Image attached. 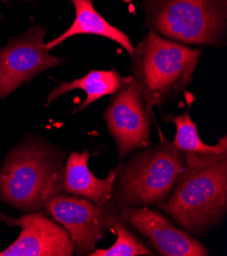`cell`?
<instances>
[{
  "label": "cell",
  "instance_id": "cell-1",
  "mask_svg": "<svg viewBox=\"0 0 227 256\" xmlns=\"http://www.w3.org/2000/svg\"><path fill=\"white\" fill-rule=\"evenodd\" d=\"M185 168L159 208L191 236H204L227 212V153L184 156Z\"/></svg>",
  "mask_w": 227,
  "mask_h": 256
},
{
  "label": "cell",
  "instance_id": "cell-2",
  "mask_svg": "<svg viewBox=\"0 0 227 256\" xmlns=\"http://www.w3.org/2000/svg\"><path fill=\"white\" fill-rule=\"evenodd\" d=\"M64 156L44 140H29L9 152L0 170V200L35 212L63 192Z\"/></svg>",
  "mask_w": 227,
  "mask_h": 256
},
{
  "label": "cell",
  "instance_id": "cell-3",
  "mask_svg": "<svg viewBox=\"0 0 227 256\" xmlns=\"http://www.w3.org/2000/svg\"><path fill=\"white\" fill-rule=\"evenodd\" d=\"M201 56L200 49L163 39L150 30L135 47L131 66V76L149 112L173 100L192 83Z\"/></svg>",
  "mask_w": 227,
  "mask_h": 256
},
{
  "label": "cell",
  "instance_id": "cell-4",
  "mask_svg": "<svg viewBox=\"0 0 227 256\" xmlns=\"http://www.w3.org/2000/svg\"><path fill=\"white\" fill-rule=\"evenodd\" d=\"M184 168L183 152L160 134L156 145L119 164L111 201L120 206H158L168 199Z\"/></svg>",
  "mask_w": 227,
  "mask_h": 256
},
{
  "label": "cell",
  "instance_id": "cell-5",
  "mask_svg": "<svg viewBox=\"0 0 227 256\" xmlns=\"http://www.w3.org/2000/svg\"><path fill=\"white\" fill-rule=\"evenodd\" d=\"M146 26L171 41L223 47L226 0H143Z\"/></svg>",
  "mask_w": 227,
  "mask_h": 256
},
{
  "label": "cell",
  "instance_id": "cell-6",
  "mask_svg": "<svg viewBox=\"0 0 227 256\" xmlns=\"http://www.w3.org/2000/svg\"><path fill=\"white\" fill-rule=\"evenodd\" d=\"M104 120L120 160H124L136 150L152 145L150 112L132 76H124L122 85L111 94Z\"/></svg>",
  "mask_w": 227,
  "mask_h": 256
},
{
  "label": "cell",
  "instance_id": "cell-7",
  "mask_svg": "<svg viewBox=\"0 0 227 256\" xmlns=\"http://www.w3.org/2000/svg\"><path fill=\"white\" fill-rule=\"evenodd\" d=\"M45 36L46 30L36 26L0 48V99L63 62V58L51 56L45 49Z\"/></svg>",
  "mask_w": 227,
  "mask_h": 256
},
{
  "label": "cell",
  "instance_id": "cell-8",
  "mask_svg": "<svg viewBox=\"0 0 227 256\" xmlns=\"http://www.w3.org/2000/svg\"><path fill=\"white\" fill-rule=\"evenodd\" d=\"M45 208L68 232L77 255H89L111 228L110 201L98 206L84 197L59 194Z\"/></svg>",
  "mask_w": 227,
  "mask_h": 256
},
{
  "label": "cell",
  "instance_id": "cell-9",
  "mask_svg": "<svg viewBox=\"0 0 227 256\" xmlns=\"http://www.w3.org/2000/svg\"><path fill=\"white\" fill-rule=\"evenodd\" d=\"M114 206L120 218L145 237L158 255H209V251L203 244L183 230L176 228L159 212L149 208L120 206L115 203Z\"/></svg>",
  "mask_w": 227,
  "mask_h": 256
},
{
  "label": "cell",
  "instance_id": "cell-10",
  "mask_svg": "<svg viewBox=\"0 0 227 256\" xmlns=\"http://www.w3.org/2000/svg\"><path fill=\"white\" fill-rule=\"evenodd\" d=\"M0 222L19 226L18 238L0 256H71L74 247L66 230L42 212H32L18 218L0 212Z\"/></svg>",
  "mask_w": 227,
  "mask_h": 256
},
{
  "label": "cell",
  "instance_id": "cell-11",
  "mask_svg": "<svg viewBox=\"0 0 227 256\" xmlns=\"http://www.w3.org/2000/svg\"><path fill=\"white\" fill-rule=\"evenodd\" d=\"M90 152L85 149L82 153L72 152L64 166L63 192L84 197L98 206H106L112 198L114 180L119 168L111 170L104 180L97 178L88 166Z\"/></svg>",
  "mask_w": 227,
  "mask_h": 256
},
{
  "label": "cell",
  "instance_id": "cell-12",
  "mask_svg": "<svg viewBox=\"0 0 227 256\" xmlns=\"http://www.w3.org/2000/svg\"><path fill=\"white\" fill-rule=\"evenodd\" d=\"M73 4L75 18L68 30L56 39L45 43L47 51L52 50L65 40L78 35H96L107 38L120 45L132 56L135 47L123 32L110 24L94 8L92 0H69Z\"/></svg>",
  "mask_w": 227,
  "mask_h": 256
},
{
  "label": "cell",
  "instance_id": "cell-13",
  "mask_svg": "<svg viewBox=\"0 0 227 256\" xmlns=\"http://www.w3.org/2000/svg\"><path fill=\"white\" fill-rule=\"evenodd\" d=\"M123 79L124 76H121L114 68L110 70H90L81 79L74 80L70 83L63 82L59 86L55 87L48 95L45 106H49L52 102L66 93L74 90H82L87 94V98L80 108L73 110V112H82L90 104H94L95 101L117 91V89L122 85Z\"/></svg>",
  "mask_w": 227,
  "mask_h": 256
},
{
  "label": "cell",
  "instance_id": "cell-14",
  "mask_svg": "<svg viewBox=\"0 0 227 256\" xmlns=\"http://www.w3.org/2000/svg\"><path fill=\"white\" fill-rule=\"evenodd\" d=\"M167 122L175 126V136L172 144L176 149L183 152L184 156H210L227 153L226 136L219 139L216 145H207L201 140L198 134L197 126L192 120L190 114L168 116Z\"/></svg>",
  "mask_w": 227,
  "mask_h": 256
},
{
  "label": "cell",
  "instance_id": "cell-15",
  "mask_svg": "<svg viewBox=\"0 0 227 256\" xmlns=\"http://www.w3.org/2000/svg\"><path fill=\"white\" fill-rule=\"evenodd\" d=\"M112 208L111 228L115 230L117 236L116 242L107 249H97L92 251L90 256H141L155 255L146 245L138 239V237L129 228V224L125 222L115 210L114 203L110 200Z\"/></svg>",
  "mask_w": 227,
  "mask_h": 256
},
{
  "label": "cell",
  "instance_id": "cell-16",
  "mask_svg": "<svg viewBox=\"0 0 227 256\" xmlns=\"http://www.w3.org/2000/svg\"><path fill=\"white\" fill-rule=\"evenodd\" d=\"M0 2H5V4H7V0H0Z\"/></svg>",
  "mask_w": 227,
  "mask_h": 256
},
{
  "label": "cell",
  "instance_id": "cell-17",
  "mask_svg": "<svg viewBox=\"0 0 227 256\" xmlns=\"http://www.w3.org/2000/svg\"><path fill=\"white\" fill-rule=\"evenodd\" d=\"M22 2H26V0H22Z\"/></svg>",
  "mask_w": 227,
  "mask_h": 256
}]
</instances>
